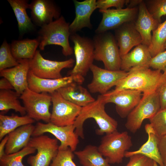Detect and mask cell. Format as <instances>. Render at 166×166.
I'll return each instance as SVG.
<instances>
[{"mask_svg":"<svg viewBox=\"0 0 166 166\" xmlns=\"http://www.w3.org/2000/svg\"><path fill=\"white\" fill-rule=\"evenodd\" d=\"M149 121L158 137L166 135V108L160 109Z\"/></svg>","mask_w":166,"mask_h":166,"instance_id":"cell-34","label":"cell"},{"mask_svg":"<svg viewBox=\"0 0 166 166\" xmlns=\"http://www.w3.org/2000/svg\"><path fill=\"white\" fill-rule=\"evenodd\" d=\"M39 43L38 38L13 41L10 45L11 51L18 61L23 59L29 60L34 56Z\"/></svg>","mask_w":166,"mask_h":166,"instance_id":"cell-28","label":"cell"},{"mask_svg":"<svg viewBox=\"0 0 166 166\" xmlns=\"http://www.w3.org/2000/svg\"><path fill=\"white\" fill-rule=\"evenodd\" d=\"M75 60L70 58L61 61L45 59L37 50L34 57L29 60L30 70L36 76L43 78L56 79L62 77L61 71L73 67Z\"/></svg>","mask_w":166,"mask_h":166,"instance_id":"cell-10","label":"cell"},{"mask_svg":"<svg viewBox=\"0 0 166 166\" xmlns=\"http://www.w3.org/2000/svg\"><path fill=\"white\" fill-rule=\"evenodd\" d=\"M106 104L100 95L94 101L82 107L73 124L75 132L79 137L84 138L83 124L89 118L94 119L98 125L99 128L96 130L98 135L109 133L117 130L118 122L106 112Z\"/></svg>","mask_w":166,"mask_h":166,"instance_id":"cell-2","label":"cell"},{"mask_svg":"<svg viewBox=\"0 0 166 166\" xmlns=\"http://www.w3.org/2000/svg\"><path fill=\"white\" fill-rule=\"evenodd\" d=\"M74 81L62 87L57 91L65 99L81 107L93 102L95 99L89 91Z\"/></svg>","mask_w":166,"mask_h":166,"instance_id":"cell-25","label":"cell"},{"mask_svg":"<svg viewBox=\"0 0 166 166\" xmlns=\"http://www.w3.org/2000/svg\"><path fill=\"white\" fill-rule=\"evenodd\" d=\"M69 25V23L67 22L61 16L41 27L38 32V38L40 42V49L43 50L47 45H57L62 47V53L65 56L71 55L73 50L69 42V38L71 34Z\"/></svg>","mask_w":166,"mask_h":166,"instance_id":"cell-4","label":"cell"},{"mask_svg":"<svg viewBox=\"0 0 166 166\" xmlns=\"http://www.w3.org/2000/svg\"><path fill=\"white\" fill-rule=\"evenodd\" d=\"M129 2V0H98L96 1V5L99 10H106L112 7L121 9Z\"/></svg>","mask_w":166,"mask_h":166,"instance_id":"cell-38","label":"cell"},{"mask_svg":"<svg viewBox=\"0 0 166 166\" xmlns=\"http://www.w3.org/2000/svg\"><path fill=\"white\" fill-rule=\"evenodd\" d=\"M8 139V136L7 135L1 140L0 143V158L6 154L5 150Z\"/></svg>","mask_w":166,"mask_h":166,"instance_id":"cell-43","label":"cell"},{"mask_svg":"<svg viewBox=\"0 0 166 166\" xmlns=\"http://www.w3.org/2000/svg\"><path fill=\"white\" fill-rule=\"evenodd\" d=\"M35 121L25 115L19 116L12 114L11 116L0 114V140L18 128L28 124H33Z\"/></svg>","mask_w":166,"mask_h":166,"instance_id":"cell-29","label":"cell"},{"mask_svg":"<svg viewBox=\"0 0 166 166\" xmlns=\"http://www.w3.org/2000/svg\"><path fill=\"white\" fill-rule=\"evenodd\" d=\"M50 94L53 107L50 122L60 126L73 124L82 107L65 99L57 91Z\"/></svg>","mask_w":166,"mask_h":166,"instance_id":"cell-13","label":"cell"},{"mask_svg":"<svg viewBox=\"0 0 166 166\" xmlns=\"http://www.w3.org/2000/svg\"><path fill=\"white\" fill-rule=\"evenodd\" d=\"M138 6V14L135 25L141 37V44L148 47L151 41V32L156 29L160 23L149 13L144 1H142Z\"/></svg>","mask_w":166,"mask_h":166,"instance_id":"cell-22","label":"cell"},{"mask_svg":"<svg viewBox=\"0 0 166 166\" xmlns=\"http://www.w3.org/2000/svg\"><path fill=\"white\" fill-rule=\"evenodd\" d=\"M159 91L143 94L137 105L127 116L125 126L132 133H135L141 127L143 121L152 117L160 109Z\"/></svg>","mask_w":166,"mask_h":166,"instance_id":"cell-7","label":"cell"},{"mask_svg":"<svg viewBox=\"0 0 166 166\" xmlns=\"http://www.w3.org/2000/svg\"><path fill=\"white\" fill-rule=\"evenodd\" d=\"M128 72L127 76L115 86L114 91L130 89L140 91L143 94H149L159 91L166 83V77L159 70L137 67Z\"/></svg>","mask_w":166,"mask_h":166,"instance_id":"cell-1","label":"cell"},{"mask_svg":"<svg viewBox=\"0 0 166 166\" xmlns=\"http://www.w3.org/2000/svg\"><path fill=\"white\" fill-rule=\"evenodd\" d=\"M166 41V18L164 22L160 23L157 28L152 31L151 43L148 47L152 57L164 51Z\"/></svg>","mask_w":166,"mask_h":166,"instance_id":"cell-31","label":"cell"},{"mask_svg":"<svg viewBox=\"0 0 166 166\" xmlns=\"http://www.w3.org/2000/svg\"><path fill=\"white\" fill-rule=\"evenodd\" d=\"M145 3L150 14L160 23L161 17L166 15V0H147Z\"/></svg>","mask_w":166,"mask_h":166,"instance_id":"cell-35","label":"cell"},{"mask_svg":"<svg viewBox=\"0 0 166 166\" xmlns=\"http://www.w3.org/2000/svg\"><path fill=\"white\" fill-rule=\"evenodd\" d=\"M35 148L27 146L20 151L9 154H5L0 158V166H26L22 162L26 156L35 153Z\"/></svg>","mask_w":166,"mask_h":166,"instance_id":"cell-32","label":"cell"},{"mask_svg":"<svg viewBox=\"0 0 166 166\" xmlns=\"http://www.w3.org/2000/svg\"><path fill=\"white\" fill-rule=\"evenodd\" d=\"M164 49H166V41L164 45Z\"/></svg>","mask_w":166,"mask_h":166,"instance_id":"cell-46","label":"cell"},{"mask_svg":"<svg viewBox=\"0 0 166 166\" xmlns=\"http://www.w3.org/2000/svg\"><path fill=\"white\" fill-rule=\"evenodd\" d=\"M18 61L19 64L17 65L0 71V76L7 79L15 91L20 95L28 88V76L30 66L29 60Z\"/></svg>","mask_w":166,"mask_h":166,"instance_id":"cell-18","label":"cell"},{"mask_svg":"<svg viewBox=\"0 0 166 166\" xmlns=\"http://www.w3.org/2000/svg\"><path fill=\"white\" fill-rule=\"evenodd\" d=\"M73 81L71 76L56 79L43 78L36 76L30 70L28 76V88L38 93L51 94Z\"/></svg>","mask_w":166,"mask_h":166,"instance_id":"cell-20","label":"cell"},{"mask_svg":"<svg viewBox=\"0 0 166 166\" xmlns=\"http://www.w3.org/2000/svg\"><path fill=\"white\" fill-rule=\"evenodd\" d=\"M35 128L33 124L21 126L9 133L5 152L6 154L17 152L27 146Z\"/></svg>","mask_w":166,"mask_h":166,"instance_id":"cell-23","label":"cell"},{"mask_svg":"<svg viewBox=\"0 0 166 166\" xmlns=\"http://www.w3.org/2000/svg\"><path fill=\"white\" fill-rule=\"evenodd\" d=\"M158 165L157 163L154 161V166H158Z\"/></svg>","mask_w":166,"mask_h":166,"instance_id":"cell-45","label":"cell"},{"mask_svg":"<svg viewBox=\"0 0 166 166\" xmlns=\"http://www.w3.org/2000/svg\"><path fill=\"white\" fill-rule=\"evenodd\" d=\"M74 152L69 148L59 150L50 166H77L73 161Z\"/></svg>","mask_w":166,"mask_h":166,"instance_id":"cell-36","label":"cell"},{"mask_svg":"<svg viewBox=\"0 0 166 166\" xmlns=\"http://www.w3.org/2000/svg\"><path fill=\"white\" fill-rule=\"evenodd\" d=\"M114 36L121 57L142 42L141 37L136 29L134 22L124 23L116 29Z\"/></svg>","mask_w":166,"mask_h":166,"instance_id":"cell-17","label":"cell"},{"mask_svg":"<svg viewBox=\"0 0 166 166\" xmlns=\"http://www.w3.org/2000/svg\"><path fill=\"white\" fill-rule=\"evenodd\" d=\"M149 67L155 70L162 71L163 74L166 77V50L152 57Z\"/></svg>","mask_w":166,"mask_h":166,"instance_id":"cell-37","label":"cell"},{"mask_svg":"<svg viewBox=\"0 0 166 166\" xmlns=\"http://www.w3.org/2000/svg\"><path fill=\"white\" fill-rule=\"evenodd\" d=\"M27 115L35 121L50 122L49 108L52 102L51 95L47 93H38L28 88L20 95Z\"/></svg>","mask_w":166,"mask_h":166,"instance_id":"cell-8","label":"cell"},{"mask_svg":"<svg viewBox=\"0 0 166 166\" xmlns=\"http://www.w3.org/2000/svg\"><path fill=\"white\" fill-rule=\"evenodd\" d=\"M144 129L148 135L147 140L138 149L127 151L125 157L129 158L135 154H141L153 160L160 166H165L159 148V137L150 124H146Z\"/></svg>","mask_w":166,"mask_h":166,"instance_id":"cell-21","label":"cell"},{"mask_svg":"<svg viewBox=\"0 0 166 166\" xmlns=\"http://www.w3.org/2000/svg\"><path fill=\"white\" fill-rule=\"evenodd\" d=\"M131 137L127 131L117 130L105 134L98 148L110 164L122 163L126 152L132 146Z\"/></svg>","mask_w":166,"mask_h":166,"instance_id":"cell-6","label":"cell"},{"mask_svg":"<svg viewBox=\"0 0 166 166\" xmlns=\"http://www.w3.org/2000/svg\"><path fill=\"white\" fill-rule=\"evenodd\" d=\"M16 18L19 31L21 35L34 30L35 25L27 14L29 3L27 0H8Z\"/></svg>","mask_w":166,"mask_h":166,"instance_id":"cell-26","label":"cell"},{"mask_svg":"<svg viewBox=\"0 0 166 166\" xmlns=\"http://www.w3.org/2000/svg\"><path fill=\"white\" fill-rule=\"evenodd\" d=\"M96 0H85L82 1L73 0L75 8V17L70 24L71 34L76 33L85 27L92 28L91 16L97 8Z\"/></svg>","mask_w":166,"mask_h":166,"instance_id":"cell-19","label":"cell"},{"mask_svg":"<svg viewBox=\"0 0 166 166\" xmlns=\"http://www.w3.org/2000/svg\"><path fill=\"white\" fill-rule=\"evenodd\" d=\"M74 153L82 166H111L96 146L88 145L83 150Z\"/></svg>","mask_w":166,"mask_h":166,"instance_id":"cell-27","label":"cell"},{"mask_svg":"<svg viewBox=\"0 0 166 166\" xmlns=\"http://www.w3.org/2000/svg\"><path fill=\"white\" fill-rule=\"evenodd\" d=\"M31 20L41 27L57 19L61 16L60 9L52 1L34 0L29 4Z\"/></svg>","mask_w":166,"mask_h":166,"instance_id":"cell-16","label":"cell"},{"mask_svg":"<svg viewBox=\"0 0 166 166\" xmlns=\"http://www.w3.org/2000/svg\"><path fill=\"white\" fill-rule=\"evenodd\" d=\"M128 162L125 166H154V161L141 154H135L129 157Z\"/></svg>","mask_w":166,"mask_h":166,"instance_id":"cell-39","label":"cell"},{"mask_svg":"<svg viewBox=\"0 0 166 166\" xmlns=\"http://www.w3.org/2000/svg\"><path fill=\"white\" fill-rule=\"evenodd\" d=\"M90 70L93 74L91 82L87 85L90 93L104 94L126 77L128 72L121 69L110 70L93 64Z\"/></svg>","mask_w":166,"mask_h":166,"instance_id":"cell-12","label":"cell"},{"mask_svg":"<svg viewBox=\"0 0 166 166\" xmlns=\"http://www.w3.org/2000/svg\"><path fill=\"white\" fill-rule=\"evenodd\" d=\"M160 105V109L166 108V83L162 86L159 90Z\"/></svg>","mask_w":166,"mask_h":166,"instance_id":"cell-41","label":"cell"},{"mask_svg":"<svg viewBox=\"0 0 166 166\" xmlns=\"http://www.w3.org/2000/svg\"><path fill=\"white\" fill-rule=\"evenodd\" d=\"M27 146L37 150L36 155L30 156L27 159L30 166H50L59 147L57 139L43 135L31 137Z\"/></svg>","mask_w":166,"mask_h":166,"instance_id":"cell-9","label":"cell"},{"mask_svg":"<svg viewBox=\"0 0 166 166\" xmlns=\"http://www.w3.org/2000/svg\"></svg>","mask_w":166,"mask_h":166,"instance_id":"cell-47","label":"cell"},{"mask_svg":"<svg viewBox=\"0 0 166 166\" xmlns=\"http://www.w3.org/2000/svg\"><path fill=\"white\" fill-rule=\"evenodd\" d=\"M142 1L141 0H129V2L128 4V6L127 7L128 8H133L135 7L134 6L137 5H139V4Z\"/></svg>","mask_w":166,"mask_h":166,"instance_id":"cell-44","label":"cell"},{"mask_svg":"<svg viewBox=\"0 0 166 166\" xmlns=\"http://www.w3.org/2000/svg\"><path fill=\"white\" fill-rule=\"evenodd\" d=\"M102 15L101 22L95 30L96 34L116 29L123 24L134 22L137 17L138 8L127 7L121 9L99 10Z\"/></svg>","mask_w":166,"mask_h":166,"instance_id":"cell-15","label":"cell"},{"mask_svg":"<svg viewBox=\"0 0 166 166\" xmlns=\"http://www.w3.org/2000/svg\"><path fill=\"white\" fill-rule=\"evenodd\" d=\"M152 57L148 46L141 44L121 57V69L128 72L137 67H149V64Z\"/></svg>","mask_w":166,"mask_h":166,"instance_id":"cell-24","label":"cell"},{"mask_svg":"<svg viewBox=\"0 0 166 166\" xmlns=\"http://www.w3.org/2000/svg\"><path fill=\"white\" fill-rule=\"evenodd\" d=\"M20 96L11 90H0V110L6 112L13 109L22 116L25 115L26 113L25 109L18 99Z\"/></svg>","mask_w":166,"mask_h":166,"instance_id":"cell-30","label":"cell"},{"mask_svg":"<svg viewBox=\"0 0 166 166\" xmlns=\"http://www.w3.org/2000/svg\"><path fill=\"white\" fill-rule=\"evenodd\" d=\"M0 90H11L14 88L10 82L6 78L2 77L0 80Z\"/></svg>","mask_w":166,"mask_h":166,"instance_id":"cell-42","label":"cell"},{"mask_svg":"<svg viewBox=\"0 0 166 166\" xmlns=\"http://www.w3.org/2000/svg\"><path fill=\"white\" fill-rule=\"evenodd\" d=\"M75 130L73 124L60 126L50 122L46 123L39 122L35 126L32 136H36L43 135L45 133H50L60 141L59 150L69 148L74 152L79 143V137L75 132Z\"/></svg>","mask_w":166,"mask_h":166,"instance_id":"cell-11","label":"cell"},{"mask_svg":"<svg viewBox=\"0 0 166 166\" xmlns=\"http://www.w3.org/2000/svg\"><path fill=\"white\" fill-rule=\"evenodd\" d=\"M70 37L74 44L76 60L74 66L68 75L72 77L74 82L81 85L94 60L93 42L89 38L76 33L71 34Z\"/></svg>","mask_w":166,"mask_h":166,"instance_id":"cell-3","label":"cell"},{"mask_svg":"<svg viewBox=\"0 0 166 166\" xmlns=\"http://www.w3.org/2000/svg\"><path fill=\"white\" fill-rule=\"evenodd\" d=\"M159 148L163 162L166 165V135L159 137Z\"/></svg>","mask_w":166,"mask_h":166,"instance_id":"cell-40","label":"cell"},{"mask_svg":"<svg viewBox=\"0 0 166 166\" xmlns=\"http://www.w3.org/2000/svg\"><path fill=\"white\" fill-rule=\"evenodd\" d=\"M94 59L103 62L105 69L112 71L121 69V58L115 36L107 32L94 37Z\"/></svg>","mask_w":166,"mask_h":166,"instance_id":"cell-5","label":"cell"},{"mask_svg":"<svg viewBox=\"0 0 166 166\" xmlns=\"http://www.w3.org/2000/svg\"><path fill=\"white\" fill-rule=\"evenodd\" d=\"M18 64L12 54L10 45L4 40L0 47V71L16 66Z\"/></svg>","mask_w":166,"mask_h":166,"instance_id":"cell-33","label":"cell"},{"mask_svg":"<svg viewBox=\"0 0 166 166\" xmlns=\"http://www.w3.org/2000/svg\"><path fill=\"white\" fill-rule=\"evenodd\" d=\"M100 95L106 104H114L117 114L121 118H124L139 103L143 93L138 90L126 89L109 91Z\"/></svg>","mask_w":166,"mask_h":166,"instance_id":"cell-14","label":"cell"}]
</instances>
